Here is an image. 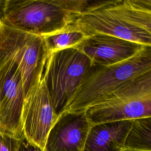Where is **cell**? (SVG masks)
<instances>
[{"label":"cell","mask_w":151,"mask_h":151,"mask_svg":"<svg viewBox=\"0 0 151 151\" xmlns=\"http://www.w3.org/2000/svg\"><path fill=\"white\" fill-rule=\"evenodd\" d=\"M86 36L73 25L64 29L42 36L47 54L76 47Z\"/></svg>","instance_id":"13"},{"label":"cell","mask_w":151,"mask_h":151,"mask_svg":"<svg viewBox=\"0 0 151 151\" xmlns=\"http://www.w3.org/2000/svg\"><path fill=\"white\" fill-rule=\"evenodd\" d=\"M5 0H0V21L2 19L4 8L5 6Z\"/></svg>","instance_id":"16"},{"label":"cell","mask_w":151,"mask_h":151,"mask_svg":"<svg viewBox=\"0 0 151 151\" xmlns=\"http://www.w3.org/2000/svg\"><path fill=\"white\" fill-rule=\"evenodd\" d=\"M133 120L91 125L83 151H124L126 135Z\"/></svg>","instance_id":"11"},{"label":"cell","mask_w":151,"mask_h":151,"mask_svg":"<svg viewBox=\"0 0 151 151\" xmlns=\"http://www.w3.org/2000/svg\"><path fill=\"white\" fill-rule=\"evenodd\" d=\"M146 47L105 34L87 36L76 48L90 60L91 65H110L126 61Z\"/></svg>","instance_id":"9"},{"label":"cell","mask_w":151,"mask_h":151,"mask_svg":"<svg viewBox=\"0 0 151 151\" xmlns=\"http://www.w3.org/2000/svg\"><path fill=\"white\" fill-rule=\"evenodd\" d=\"M124 149L127 151H151V117L133 120Z\"/></svg>","instance_id":"12"},{"label":"cell","mask_w":151,"mask_h":151,"mask_svg":"<svg viewBox=\"0 0 151 151\" xmlns=\"http://www.w3.org/2000/svg\"><path fill=\"white\" fill-rule=\"evenodd\" d=\"M88 4L87 0H5L1 22L42 37L71 25Z\"/></svg>","instance_id":"2"},{"label":"cell","mask_w":151,"mask_h":151,"mask_svg":"<svg viewBox=\"0 0 151 151\" xmlns=\"http://www.w3.org/2000/svg\"><path fill=\"white\" fill-rule=\"evenodd\" d=\"M47 55L41 36L12 28L0 21V64L9 60L17 64L25 96L43 70Z\"/></svg>","instance_id":"6"},{"label":"cell","mask_w":151,"mask_h":151,"mask_svg":"<svg viewBox=\"0 0 151 151\" xmlns=\"http://www.w3.org/2000/svg\"><path fill=\"white\" fill-rule=\"evenodd\" d=\"M58 117L54 109L42 70L25 96L21 113L24 138L43 150L48 134Z\"/></svg>","instance_id":"7"},{"label":"cell","mask_w":151,"mask_h":151,"mask_svg":"<svg viewBox=\"0 0 151 151\" xmlns=\"http://www.w3.org/2000/svg\"><path fill=\"white\" fill-rule=\"evenodd\" d=\"M17 151H43V150L37 146L31 143L23 137L21 139Z\"/></svg>","instance_id":"15"},{"label":"cell","mask_w":151,"mask_h":151,"mask_svg":"<svg viewBox=\"0 0 151 151\" xmlns=\"http://www.w3.org/2000/svg\"><path fill=\"white\" fill-rule=\"evenodd\" d=\"M151 71V47L132 58L110 65H91L65 111H83L120 86Z\"/></svg>","instance_id":"3"},{"label":"cell","mask_w":151,"mask_h":151,"mask_svg":"<svg viewBox=\"0 0 151 151\" xmlns=\"http://www.w3.org/2000/svg\"><path fill=\"white\" fill-rule=\"evenodd\" d=\"M25 98L17 64L9 60L0 64V131L21 139V113Z\"/></svg>","instance_id":"8"},{"label":"cell","mask_w":151,"mask_h":151,"mask_svg":"<svg viewBox=\"0 0 151 151\" xmlns=\"http://www.w3.org/2000/svg\"><path fill=\"white\" fill-rule=\"evenodd\" d=\"M124 151H127V150H124Z\"/></svg>","instance_id":"17"},{"label":"cell","mask_w":151,"mask_h":151,"mask_svg":"<svg viewBox=\"0 0 151 151\" xmlns=\"http://www.w3.org/2000/svg\"><path fill=\"white\" fill-rule=\"evenodd\" d=\"M84 112L91 125L151 117V71L125 83Z\"/></svg>","instance_id":"4"},{"label":"cell","mask_w":151,"mask_h":151,"mask_svg":"<svg viewBox=\"0 0 151 151\" xmlns=\"http://www.w3.org/2000/svg\"><path fill=\"white\" fill-rule=\"evenodd\" d=\"M72 25L86 37L105 34L151 47V0L91 1Z\"/></svg>","instance_id":"1"},{"label":"cell","mask_w":151,"mask_h":151,"mask_svg":"<svg viewBox=\"0 0 151 151\" xmlns=\"http://www.w3.org/2000/svg\"><path fill=\"white\" fill-rule=\"evenodd\" d=\"M91 66L88 57L76 47L47 55L43 76L58 116L65 111Z\"/></svg>","instance_id":"5"},{"label":"cell","mask_w":151,"mask_h":151,"mask_svg":"<svg viewBox=\"0 0 151 151\" xmlns=\"http://www.w3.org/2000/svg\"><path fill=\"white\" fill-rule=\"evenodd\" d=\"M91 126L84 111L63 112L50 130L43 151H83Z\"/></svg>","instance_id":"10"},{"label":"cell","mask_w":151,"mask_h":151,"mask_svg":"<svg viewBox=\"0 0 151 151\" xmlns=\"http://www.w3.org/2000/svg\"><path fill=\"white\" fill-rule=\"evenodd\" d=\"M20 140L0 131V151H17Z\"/></svg>","instance_id":"14"}]
</instances>
